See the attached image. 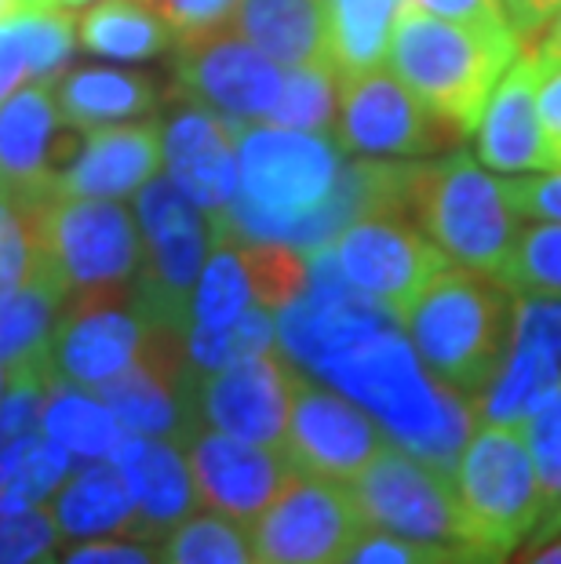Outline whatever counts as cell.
Segmentation results:
<instances>
[{"label":"cell","instance_id":"obj_13","mask_svg":"<svg viewBox=\"0 0 561 564\" xmlns=\"http://www.w3.org/2000/svg\"><path fill=\"white\" fill-rule=\"evenodd\" d=\"M284 69L256 44L216 26L183 37L175 55V95L226 121H262L278 106Z\"/></svg>","mask_w":561,"mask_h":564},{"label":"cell","instance_id":"obj_21","mask_svg":"<svg viewBox=\"0 0 561 564\" xmlns=\"http://www.w3.org/2000/svg\"><path fill=\"white\" fill-rule=\"evenodd\" d=\"M474 150L485 167L504 175L554 167L551 142H547L540 113H536V55L529 47L507 66V74L488 95L474 124Z\"/></svg>","mask_w":561,"mask_h":564},{"label":"cell","instance_id":"obj_20","mask_svg":"<svg viewBox=\"0 0 561 564\" xmlns=\"http://www.w3.org/2000/svg\"><path fill=\"white\" fill-rule=\"evenodd\" d=\"M161 161L169 178L208 215L212 234H223L226 208L237 197V150L226 117L186 102L169 124H161Z\"/></svg>","mask_w":561,"mask_h":564},{"label":"cell","instance_id":"obj_38","mask_svg":"<svg viewBox=\"0 0 561 564\" xmlns=\"http://www.w3.org/2000/svg\"><path fill=\"white\" fill-rule=\"evenodd\" d=\"M161 564H252L248 528L223 513H190L161 539Z\"/></svg>","mask_w":561,"mask_h":564},{"label":"cell","instance_id":"obj_34","mask_svg":"<svg viewBox=\"0 0 561 564\" xmlns=\"http://www.w3.org/2000/svg\"><path fill=\"white\" fill-rule=\"evenodd\" d=\"M74 470V459L41 430L0 452V510L44 507Z\"/></svg>","mask_w":561,"mask_h":564},{"label":"cell","instance_id":"obj_35","mask_svg":"<svg viewBox=\"0 0 561 564\" xmlns=\"http://www.w3.org/2000/svg\"><path fill=\"white\" fill-rule=\"evenodd\" d=\"M273 343H278V317H273V310L262 303L248 306L230 328H219V332L186 328V335H183L186 368L194 379L208 376V371H219L234 361H245V357L267 354V350H273Z\"/></svg>","mask_w":561,"mask_h":564},{"label":"cell","instance_id":"obj_28","mask_svg":"<svg viewBox=\"0 0 561 564\" xmlns=\"http://www.w3.org/2000/svg\"><path fill=\"white\" fill-rule=\"evenodd\" d=\"M66 11H11L0 19V102L22 84H55L74 55Z\"/></svg>","mask_w":561,"mask_h":564},{"label":"cell","instance_id":"obj_55","mask_svg":"<svg viewBox=\"0 0 561 564\" xmlns=\"http://www.w3.org/2000/svg\"><path fill=\"white\" fill-rule=\"evenodd\" d=\"M4 390H8V376H4V365H0V398H4Z\"/></svg>","mask_w":561,"mask_h":564},{"label":"cell","instance_id":"obj_48","mask_svg":"<svg viewBox=\"0 0 561 564\" xmlns=\"http://www.w3.org/2000/svg\"><path fill=\"white\" fill-rule=\"evenodd\" d=\"M409 4L441 19L463 22V26H477L485 33H510L504 11H499V0H409ZM510 37H515V33H510Z\"/></svg>","mask_w":561,"mask_h":564},{"label":"cell","instance_id":"obj_52","mask_svg":"<svg viewBox=\"0 0 561 564\" xmlns=\"http://www.w3.org/2000/svg\"><path fill=\"white\" fill-rule=\"evenodd\" d=\"M88 4H95V0H52V8H58V11H80Z\"/></svg>","mask_w":561,"mask_h":564},{"label":"cell","instance_id":"obj_1","mask_svg":"<svg viewBox=\"0 0 561 564\" xmlns=\"http://www.w3.org/2000/svg\"><path fill=\"white\" fill-rule=\"evenodd\" d=\"M310 376L362 404L387 441L452 474L463 444L474 434L471 398L445 387L423 368L398 324H384L328 354Z\"/></svg>","mask_w":561,"mask_h":564},{"label":"cell","instance_id":"obj_15","mask_svg":"<svg viewBox=\"0 0 561 564\" xmlns=\"http://www.w3.org/2000/svg\"><path fill=\"white\" fill-rule=\"evenodd\" d=\"M128 434L183 441L197 426L194 376L186 368L183 335L150 328L136 361L91 390Z\"/></svg>","mask_w":561,"mask_h":564},{"label":"cell","instance_id":"obj_56","mask_svg":"<svg viewBox=\"0 0 561 564\" xmlns=\"http://www.w3.org/2000/svg\"><path fill=\"white\" fill-rule=\"evenodd\" d=\"M41 564H55V557H44V561H41Z\"/></svg>","mask_w":561,"mask_h":564},{"label":"cell","instance_id":"obj_19","mask_svg":"<svg viewBox=\"0 0 561 564\" xmlns=\"http://www.w3.org/2000/svg\"><path fill=\"white\" fill-rule=\"evenodd\" d=\"M295 379H300V368L273 350L208 371L194 379L197 426L284 448Z\"/></svg>","mask_w":561,"mask_h":564},{"label":"cell","instance_id":"obj_37","mask_svg":"<svg viewBox=\"0 0 561 564\" xmlns=\"http://www.w3.org/2000/svg\"><path fill=\"white\" fill-rule=\"evenodd\" d=\"M55 189H0V295L30 278L44 256L41 208Z\"/></svg>","mask_w":561,"mask_h":564},{"label":"cell","instance_id":"obj_54","mask_svg":"<svg viewBox=\"0 0 561 564\" xmlns=\"http://www.w3.org/2000/svg\"><path fill=\"white\" fill-rule=\"evenodd\" d=\"M11 11H22V8H19V0H0V19L11 15Z\"/></svg>","mask_w":561,"mask_h":564},{"label":"cell","instance_id":"obj_33","mask_svg":"<svg viewBox=\"0 0 561 564\" xmlns=\"http://www.w3.org/2000/svg\"><path fill=\"white\" fill-rule=\"evenodd\" d=\"M252 303H256V292H252V278H248V267L241 259V248H237V241H230V237H216L205 267H201L194 295H190L186 328H205V332L230 328Z\"/></svg>","mask_w":561,"mask_h":564},{"label":"cell","instance_id":"obj_43","mask_svg":"<svg viewBox=\"0 0 561 564\" xmlns=\"http://www.w3.org/2000/svg\"><path fill=\"white\" fill-rule=\"evenodd\" d=\"M63 543L52 521V510H0V564H41L55 557V546Z\"/></svg>","mask_w":561,"mask_h":564},{"label":"cell","instance_id":"obj_11","mask_svg":"<svg viewBox=\"0 0 561 564\" xmlns=\"http://www.w3.org/2000/svg\"><path fill=\"white\" fill-rule=\"evenodd\" d=\"M332 139L357 158H431L449 150L460 131L420 102L404 84L368 69L339 80V110Z\"/></svg>","mask_w":561,"mask_h":564},{"label":"cell","instance_id":"obj_8","mask_svg":"<svg viewBox=\"0 0 561 564\" xmlns=\"http://www.w3.org/2000/svg\"><path fill=\"white\" fill-rule=\"evenodd\" d=\"M368 528L412 543H467L452 474L387 441L346 481Z\"/></svg>","mask_w":561,"mask_h":564},{"label":"cell","instance_id":"obj_49","mask_svg":"<svg viewBox=\"0 0 561 564\" xmlns=\"http://www.w3.org/2000/svg\"><path fill=\"white\" fill-rule=\"evenodd\" d=\"M561 8V0H499V11H504L510 33L521 41V47L536 44V37L543 33L547 19Z\"/></svg>","mask_w":561,"mask_h":564},{"label":"cell","instance_id":"obj_44","mask_svg":"<svg viewBox=\"0 0 561 564\" xmlns=\"http://www.w3.org/2000/svg\"><path fill=\"white\" fill-rule=\"evenodd\" d=\"M507 189L521 219L561 223V167H547L540 175H518L510 178Z\"/></svg>","mask_w":561,"mask_h":564},{"label":"cell","instance_id":"obj_42","mask_svg":"<svg viewBox=\"0 0 561 564\" xmlns=\"http://www.w3.org/2000/svg\"><path fill=\"white\" fill-rule=\"evenodd\" d=\"M241 259L252 278L256 303L270 306L273 314L292 303L295 295L306 288V256L289 245H270V241H237Z\"/></svg>","mask_w":561,"mask_h":564},{"label":"cell","instance_id":"obj_6","mask_svg":"<svg viewBox=\"0 0 561 564\" xmlns=\"http://www.w3.org/2000/svg\"><path fill=\"white\" fill-rule=\"evenodd\" d=\"M136 223L142 234L139 273L131 284L136 306L150 328L186 335L190 295L216 241L208 215L169 175H153L136 189Z\"/></svg>","mask_w":561,"mask_h":564},{"label":"cell","instance_id":"obj_31","mask_svg":"<svg viewBox=\"0 0 561 564\" xmlns=\"http://www.w3.org/2000/svg\"><path fill=\"white\" fill-rule=\"evenodd\" d=\"M41 434L55 441L74 463H95L110 459L128 430L91 390L52 379L41 412Z\"/></svg>","mask_w":561,"mask_h":564},{"label":"cell","instance_id":"obj_29","mask_svg":"<svg viewBox=\"0 0 561 564\" xmlns=\"http://www.w3.org/2000/svg\"><path fill=\"white\" fill-rule=\"evenodd\" d=\"M58 117L74 131H95L125 121H142L158 106V88L142 74L85 66L52 84Z\"/></svg>","mask_w":561,"mask_h":564},{"label":"cell","instance_id":"obj_47","mask_svg":"<svg viewBox=\"0 0 561 564\" xmlns=\"http://www.w3.org/2000/svg\"><path fill=\"white\" fill-rule=\"evenodd\" d=\"M536 113H540L543 135L551 142L554 167H561V58L536 55Z\"/></svg>","mask_w":561,"mask_h":564},{"label":"cell","instance_id":"obj_40","mask_svg":"<svg viewBox=\"0 0 561 564\" xmlns=\"http://www.w3.org/2000/svg\"><path fill=\"white\" fill-rule=\"evenodd\" d=\"M499 281L518 295L561 299V223L525 226Z\"/></svg>","mask_w":561,"mask_h":564},{"label":"cell","instance_id":"obj_7","mask_svg":"<svg viewBox=\"0 0 561 564\" xmlns=\"http://www.w3.org/2000/svg\"><path fill=\"white\" fill-rule=\"evenodd\" d=\"M467 543L507 557L540 521V485L521 426L482 423L452 466Z\"/></svg>","mask_w":561,"mask_h":564},{"label":"cell","instance_id":"obj_26","mask_svg":"<svg viewBox=\"0 0 561 564\" xmlns=\"http://www.w3.org/2000/svg\"><path fill=\"white\" fill-rule=\"evenodd\" d=\"M47 510L63 543L136 535V499L114 459H95L80 470H69L66 481L47 499Z\"/></svg>","mask_w":561,"mask_h":564},{"label":"cell","instance_id":"obj_30","mask_svg":"<svg viewBox=\"0 0 561 564\" xmlns=\"http://www.w3.org/2000/svg\"><path fill=\"white\" fill-rule=\"evenodd\" d=\"M74 26L85 52L114 58V63H150L175 44L169 19L153 11L147 0H99Z\"/></svg>","mask_w":561,"mask_h":564},{"label":"cell","instance_id":"obj_39","mask_svg":"<svg viewBox=\"0 0 561 564\" xmlns=\"http://www.w3.org/2000/svg\"><path fill=\"white\" fill-rule=\"evenodd\" d=\"M339 110V74L332 66H289L278 95V106L270 110L267 121L300 128V131H321L332 135Z\"/></svg>","mask_w":561,"mask_h":564},{"label":"cell","instance_id":"obj_53","mask_svg":"<svg viewBox=\"0 0 561 564\" xmlns=\"http://www.w3.org/2000/svg\"><path fill=\"white\" fill-rule=\"evenodd\" d=\"M19 8L22 11H55L52 0H19Z\"/></svg>","mask_w":561,"mask_h":564},{"label":"cell","instance_id":"obj_3","mask_svg":"<svg viewBox=\"0 0 561 564\" xmlns=\"http://www.w3.org/2000/svg\"><path fill=\"white\" fill-rule=\"evenodd\" d=\"M521 52V41L510 33H485L416 4H401L387 63L390 74L441 121H449L460 135H471L496 80Z\"/></svg>","mask_w":561,"mask_h":564},{"label":"cell","instance_id":"obj_9","mask_svg":"<svg viewBox=\"0 0 561 564\" xmlns=\"http://www.w3.org/2000/svg\"><path fill=\"white\" fill-rule=\"evenodd\" d=\"M368 524L350 488L295 474L248 524L252 564H343Z\"/></svg>","mask_w":561,"mask_h":564},{"label":"cell","instance_id":"obj_25","mask_svg":"<svg viewBox=\"0 0 561 564\" xmlns=\"http://www.w3.org/2000/svg\"><path fill=\"white\" fill-rule=\"evenodd\" d=\"M69 299L52 256L37 259L26 281L0 295V365L4 376H52V335Z\"/></svg>","mask_w":561,"mask_h":564},{"label":"cell","instance_id":"obj_14","mask_svg":"<svg viewBox=\"0 0 561 564\" xmlns=\"http://www.w3.org/2000/svg\"><path fill=\"white\" fill-rule=\"evenodd\" d=\"M561 387V299L515 295L504 357L477 390V423L521 426L547 393Z\"/></svg>","mask_w":561,"mask_h":564},{"label":"cell","instance_id":"obj_5","mask_svg":"<svg viewBox=\"0 0 561 564\" xmlns=\"http://www.w3.org/2000/svg\"><path fill=\"white\" fill-rule=\"evenodd\" d=\"M515 292L488 273L441 270L401 314L404 339L434 379L477 398L504 357Z\"/></svg>","mask_w":561,"mask_h":564},{"label":"cell","instance_id":"obj_41","mask_svg":"<svg viewBox=\"0 0 561 564\" xmlns=\"http://www.w3.org/2000/svg\"><path fill=\"white\" fill-rule=\"evenodd\" d=\"M504 561L507 557L488 554V550L471 543H412V539H398L368 528L343 564H504Z\"/></svg>","mask_w":561,"mask_h":564},{"label":"cell","instance_id":"obj_32","mask_svg":"<svg viewBox=\"0 0 561 564\" xmlns=\"http://www.w3.org/2000/svg\"><path fill=\"white\" fill-rule=\"evenodd\" d=\"M401 0H325L328 66L343 77L379 69Z\"/></svg>","mask_w":561,"mask_h":564},{"label":"cell","instance_id":"obj_24","mask_svg":"<svg viewBox=\"0 0 561 564\" xmlns=\"http://www.w3.org/2000/svg\"><path fill=\"white\" fill-rule=\"evenodd\" d=\"M158 167H161L158 121L95 128L80 139L74 161L55 175V194L117 200L136 194L142 183H150L158 175Z\"/></svg>","mask_w":561,"mask_h":564},{"label":"cell","instance_id":"obj_2","mask_svg":"<svg viewBox=\"0 0 561 564\" xmlns=\"http://www.w3.org/2000/svg\"><path fill=\"white\" fill-rule=\"evenodd\" d=\"M237 150V197L226 208L219 237L270 241L284 237L332 197L343 172V150L332 135L284 124L230 121Z\"/></svg>","mask_w":561,"mask_h":564},{"label":"cell","instance_id":"obj_22","mask_svg":"<svg viewBox=\"0 0 561 564\" xmlns=\"http://www.w3.org/2000/svg\"><path fill=\"white\" fill-rule=\"evenodd\" d=\"M110 459L125 474L131 499H136V535L131 539L161 543L190 513H197L201 499L179 441L125 434Z\"/></svg>","mask_w":561,"mask_h":564},{"label":"cell","instance_id":"obj_12","mask_svg":"<svg viewBox=\"0 0 561 564\" xmlns=\"http://www.w3.org/2000/svg\"><path fill=\"white\" fill-rule=\"evenodd\" d=\"M339 270L390 317L409 310L449 259L401 212H368L332 241Z\"/></svg>","mask_w":561,"mask_h":564},{"label":"cell","instance_id":"obj_18","mask_svg":"<svg viewBox=\"0 0 561 564\" xmlns=\"http://www.w3.org/2000/svg\"><path fill=\"white\" fill-rule=\"evenodd\" d=\"M179 444L186 452L201 507L223 513V518L245 528L300 474L289 455H284V448L241 441L208 426H194Z\"/></svg>","mask_w":561,"mask_h":564},{"label":"cell","instance_id":"obj_36","mask_svg":"<svg viewBox=\"0 0 561 564\" xmlns=\"http://www.w3.org/2000/svg\"><path fill=\"white\" fill-rule=\"evenodd\" d=\"M521 437L529 444L536 485H540V521L536 539H554L561 532V387L532 408L521 423Z\"/></svg>","mask_w":561,"mask_h":564},{"label":"cell","instance_id":"obj_4","mask_svg":"<svg viewBox=\"0 0 561 564\" xmlns=\"http://www.w3.org/2000/svg\"><path fill=\"white\" fill-rule=\"evenodd\" d=\"M401 212L449 262L499 278L521 234V215L507 183L471 153L404 164Z\"/></svg>","mask_w":561,"mask_h":564},{"label":"cell","instance_id":"obj_23","mask_svg":"<svg viewBox=\"0 0 561 564\" xmlns=\"http://www.w3.org/2000/svg\"><path fill=\"white\" fill-rule=\"evenodd\" d=\"M52 84H26L0 102V189H55L80 139H58Z\"/></svg>","mask_w":561,"mask_h":564},{"label":"cell","instance_id":"obj_10","mask_svg":"<svg viewBox=\"0 0 561 564\" xmlns=\"http://www.w3.org/2000/svg\"><path fill=\"white\" fill-rule=\"evenodd\" d=\"M41 241L69 295L136 284L139 226L121 200L52 194L41 208Z\"/></svg>","mask_w":561,"mask_h":564},{"label":"cell","instance_id":"obj_50","mask_svg":"<svg viewBox=\"0 0 561 564\" xmlns=\"http://www.w3.org/2000/svg\"><path fill=\"white\" fill-rule=\"evenodd\" d=\"M532 52H536V55H543V58H561V8L554 11L551 19H547L543 33H540V37H536V44H532Z\"/></svg>","mask_w":561,"mask_h":564},{"label":"cell","instance_id":"obj_27","mask_svg":"<svg viewBox=\"0 0 561 564\" xmlns=\"http://www.w3.org/2000/svg\"><path fill=\"white\" fill-rule=\"evenodd\" d=\"M223 26L278 66H328L325 0H237Z\"/></svg>","mask_w":561,"mask_h":564},{"label":"cell","instance_id":"obj_45","mask_svg":"<svg viewBox=\"0 0 561 564\" xmlns=\"http://www.w3.org/2000/svg\"><path fill=\"white\" fill-rule=\"evenodd\" d=\"M55 564H161V550H153L147 539H85L74 543Z\"/></svg>","mask_w":561,"mask_h":564},{"label":"cell","instance_id":"obj_17","mask_svg":"<svg viewBox=\"0 0 561 564\" xmlns=\"http://www.w3.org/2000/svg\"><path fill=\"white\" fill-rule=\"evenodd\" d=\"M384 444L387 434L362 404L300 371L284 426V455L295 470L346 485Z\"/></svg>","mask_w":561,"mask_h":564},{"label":"cell","instance_id":"obj_46","mask_svg":"<svg viewBox=\"0 0 561 564\" xmlns=\"http://www.w3.org/2000/svg\"><path fill=\"white\" fill-rule=\"evenodd\" d=\"M234 4L237 0H150V8L169 19L179 37H194V33L223 26Z\"/></svg>","mask_w":561,"mask_h":564},{"label":"cell","instance_id":"obj_51","mask_svg":"<svg viewBox=\"0 0 561 564\" xmlns=\"http://www.w3.org/2000/svg\"><path fill=\"white\" fill-rule=\"evenodd\" d=\"M525 564H561V539L554 535L551 543H547L543 550H536V554L525 561Z\"/></svg>","mask_w":561,"mask_h":564},{"label":"cell","instance_id":"obj_16","mask_svg":"<svg viewBox=\"0 0 561 564\" xmlns=\"http://www.w3.org/2000/svg\"><path fill=\"white\" fill-rule=\"evenodd\" d=\"M147 332L131 288L69 295L52 335V379L95 390L136 361Z\"/></svg>","mask_w":561,"mask_h":564}]
</instances>
